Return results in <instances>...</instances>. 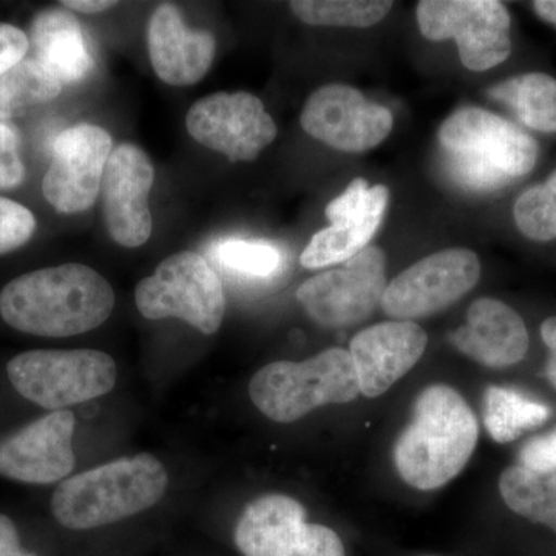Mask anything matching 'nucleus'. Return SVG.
<instances>
[{"label": "nucleus", "mask_w": 556, "mask_h": 556, "mask_svg": "<svg viewBox=\"0 0 556 556\" xmlns=\"http://www.w3.org/2000/svg\"><path fill=\"white\" fill-rule=\"evenodd\" d=\"M233 540L243 556H345L334 530L306 522L305 507L281 493L248 504Z\"/></svg>", "instance_id": "1a4fd4ad"}, {"label": "nucleus", "mask_w": 556, "mask_h": 556, "mask_svg": "<svg viewBox=\"0 0 556 556\" xmlns=\"http://www.w3.org/2000/svg\"><path fill=\"white\" fill-rule=\"evenodd\" d=\"M478 439V419L466 399L434 383L417 394L412 420L394 444V466L408 485L437 490L464 470Z\"/></svg>", "instance_id": "f03ea898"}, {"label": "nucleus", "mask_w": 556, "mask_h": 556, "mask_svg": "<svg viewBox=\"0 0 556 556\" xmlns=\"http://www.w3.org/2000/svg\"><path fill=\"white\" fill-rule=\"evenodd\" d=\"M450 343L489 368L517 365L529 351V332L517 311L496 299H478L467 311V324L448 334Z\"/></svg>", "instance_id": "6ab92c4d"}, {"label": "nucleus", "mask_w": 556, "mask_h": 556, "mask_svg": "<svg viewBox=\"0 0 556 556\" xmlns=\"http://www.w3.org/2000/svg\"><path fill=\"white\" fill-rule=\"evenodd\" d=\"M62 84L39 64L25 58L0 76V121H11L36 105L56 100Z\"/></svg>", "instance_id": "393cba45"}, {"label": "nucleus", "mask_w": 556, "mask_h": 556, "mask_svg": "<svg viewBox=\"0 0 556 556\" xmlns=\"http://www.w3.org/2000/svg\"><path fill=\"white\" fill-rule=\"evenodd\" d=\"M497 485L510 510L556 532V470L538 473L518 464L501 473Z\"/></svg>", "instance_id": "5701e85b"}, {"label": "nucleus", "mask_w": 556, "mask_h": 556, "mask_svg": "<svg viewBox=\"0 0 556 556\" xmlns=\"http://www.w3.org/2000/svg\"><path fill=\"white\" fill-rule=\"evenodd\" d=\"M481 278L470 249H447L419 260L387 285L382 306L394 320L415 321L455 305Z\"/></svg>", "instance_id": "9b49d317"}, {"label": "nucleus", "mask_w": 556, "mask_h": 556, "mask_svg": "<svg viewBox=\"0 0 556 556\" xmlns=\"http://www.w3.org/2000/svg\"><path fill=\"white\" fill-rule=\"evenodd\" d=\"M218 260L226 268L251 277H269L280 266V252L266 243L228 240L217 249Z\"/></svg>", "instance_id": "cd10ccee"}, {"label": "nucleus", "mask_w": 556, "mask_h": 556, "mask_svg": "<svg viewBox=\"0 0 556 556\" xmlns=\"http://www.w3.org/2000/svg\"><path fill=\"white\" fill-rule=\"evenodd\" d=\"M0 556H35L21 547L16 526L2 514H0Z\"/></svg>", "instance_id": "473e14b6"}, {"label": "nucleus", "mask_w": 556, "mask_h": 556, "mask_svg": "<svg viewBox=\"0 0 556 556\" xmlns=\"http://www.w3.org/2000/svg\"><path fill=\"white\" fill-rule=\"evenodd\" d=\"M533 10L541 20L556 27V0H536L533 2Z\"/></svg>", "instance_id": "f704fd0d"}, {"label": "nucleus", "mask_w": 556, "mask_h": 556, "mask_svg": "<svg viewBox=\"0 0 556 556\" xmlns=\"http://www.w3.org/2000/svg\"><path fill=\"white\" fill-rule=\"evenodd\" d=\"M300 21L317 27L368 28L386 20L393 2L383 0H294L289 3Z\"/></svg>", "instance_id": "a878e982"}, {"label": "nucleus", "mask_w": 556, "mask_h": 556, "mask_svg": "<svg viewBox=\"0 0 556 556\" xmlns=\"http://www.w3.org/2000/svg\"><path fill=\"white\" fill-rule=\"evenodd\" d=\"M428 336L416 321L391 320L357 332L350 343L362 396L387 393L422 358Z\"/></svg>", "instance_id": "f3484780"}, {"label": "nucleus", "mask_w": 556, "mask_h": 556, "mask_svg": "<svg viewBox=\"0 0 556 556\" xmlns=\"http://www.w3.org/2000/svg\"><path fill=\"white\" fill-rule=\"evenodd\" d=\"M541 338L551 353H556V316L548 317L541 325Z\"/></svg>", "instance_id": "c9c22d12"}, {"label": "nucleus", "mask_w": 556, "mask_h": 556, "mask_svg": "<svg viewBox=\"0 0 556 556\" xmlns=\"http://www.w3.org/2000/svg\"><path fill=\"white\" fill-rule=\"evenodd\" d=\"M190 137L229 161H254L277 138V126L263 102L247 91L201 98L186 115Z\"/></svg>", "instance_id": "f8f14e48"}, {"label": "nucleus", "mask_w": 556, "mask_h": 556, "mask_svg": "<svg viewBox=\"0 0 556 556\" xmlns=\"http://www.w3.org/2000/svg\"><path fill=\"white\" fill-rule=\"evenodd\" d=\"M489 97L506 105L529 129L556 134V79L525 73L490 87Z\"/></svg>", "instance_id": "4be33fe9"}, {"label": "nucleus", "mask_w": 556, "mask_h": 556, "mask_svg": "<svg viewBox=\"0 0 556 556\" xmlns=\"http://www.w3.org/2000/svg\"><path fill=\"white\" fill-rule=\"evenodd\" d=\"M115 306L112 285L90 266H53L14 278L0 291V316L40 338H72L101 327Z\"/></svg>", "instance_id": "f257e3e1"}, {"label": "nucleus", "mask_w": 556, "mask_h": 556, "mask_svg": "<svg viewBox=\"0 0 556 556\" xmlns=\"http://www.w3.org/2000/svg\"><path fill=\"white\" fill-rule=\"evenodd\" d=\"M76 419L68 409L51 412L0 439V477L25 484H53L75 468Z\"/></svg>", "instance_id": "dca6fc26"}, {"label": "nucleus", "mask_w": 556, "mask_h": 556, "mask_svg": "<svg viewBox=\"0 0 556 556\" xmlns=\"http://www.w3.org/2000/svg\"><path fill=\"white\" fill-rule=\"evenodd\" d=\"M167 485L169 475L155 456L118 457L64 479L51 497V511L67 529H97L155 506Z\"/></svg>", "instance_id": "20e7f679"}, {"label": "nucleus", "mask_w": 556, "mask_h": 556, "mask_svg": "<svg viewBox=\"0 0 556 556\" xmlns=\"http://www.w3.org/2000/svg\"><path fill=\"white\" fill-rule=\"evenodd\" d=\"M388 200L390 192L387 186H372L367 206L313 237L300 255L303 268L320 269L339 265L364 251L382 225Z\"/></svg>", "instance_id": "412c9836"}, {"label": "nucleus", "mask_w": 556, "mask_h": 556, "mask_svg": "<svg viewBox=\"0 0 556 556\" xmlns=\"http://www.w3.org/2000/svg\"><path fill=\"white\" fill-rule=\"evenodd\" d=\"M546 186L547 189L556 197V170L547 178Z\"/></svg>", "instance_id": "4c0bfd02"}, {"label": "nucleus", "mask_w": 556, "mask_h": 556, "mask_svg": "<svg viewBox=\"0 0 556 556\" xmlns=\"http://www.w3.org/2000/svg\"><path fill=\"white\" fill-rule=\"evenodd\" d=\"M445 167L471 192H497L535 169V139L489 110L463 108L439 129Z\"/></svg>", "instance_id": "7ed1b4c3"}, {"label": "nucleus", "mask_w": 556, "mask_h": 556, "mask_svg": "<svg viewBox=\"0 0 556 556\" xmlns=\"http://www.w3.org/2000/svg\"><path fill=\"white\" fill-rule=\"evenodd\" d=\"M300 123L311 137L348 153L378 148L393 130L390 110L343 84H328L314 91Z\"/></svg>", "instance_id": "ddd939ff"}, {"label": "nucleus", "mask_w": 556, "mask_h": 556, "mask_svg": "<svg viewBox=\"0 0 556 556\" xmlns=\"http://www.w3.org/2000/svg\"><path fill=\"white\" fill-rule=\"evenodd\" d=\"M139 313L149 320L179 318L203 334H215L226 313L218 274L195 252L185 251L160 263L135 291Z\"/></svg>", "instance_id": "0eeeda50"}, {"label": "nucleus", "mask_w": 556, "mask_h": 556, "mask_svg": "<svg viewBox=\"0 0 556 556\" xmlns=\"http://www.w3.org/2000/svg\"><path fill=\"white\" fill-rule=\"evenodd\" d=\"M28 36L21 28L0 24V76L27 58Z\"/></svg>", "instance_id": "2f4dec72"}, {"label": "nucleus", "mask_w": 556, "mask_h": 556, "mask_svg": "<svg viewBox=\"0 0 556 556\" xmlns=\"http://www.w3.org/2000/svg\"><path fill=\"white\" fill-rule=\"evenodd\" d=\"M112 137L93 124H78L58 135L42 192L61 214L89 211L100 195L112 153Z\"/></svg>", "instance_id": "4468645a"}, {"label": "nucleus", "mask_w": 556, "mask_h": 556, "mask_svg": "<svg viewBox=\"0 0 556 556\" xmlns=\"http://www.w3.org/2000/svg\"><path fill=\"white\" fill-rule=\"evenodd\" d=\"M21 134L11 121H0V190L14 189L25 179Z\"/></svg>", "instance_id": "c756f323"}, {"label": "nucleus", "mask_w": 556, "mask_h": 556, "mask_svg": "<svg viewBox=\"0 0 556 556\" xmlns=\"http://www.w3.org/2000/svg\"><path fill=\"white\" fill-rule=\"evenodd\" d=\"M153 182L155 167L144 150L129 142L112 150L100 195L105 228L121 247H142L152 236L149 195Z\"/></svg>", "instance_id": "2eb2a0df"}, {"label": "nucleus", "mask_w": 556, "mask_h": 556, "mask_svg": "<svg viewBox=\"0 0 556 556\" xmlns=\"http://www.w3.org/2000/svg\"><path fill=\"white\" fill-rule=\"evenodd\" d=\"M417 24L428 40L456 39L459 60L471 72L503 64L511 53L510 13L496 0H422Z\"/></svg>", "instance_id": "6e6552de"}, {"label": "nucleus", "mask_w": 556, "mask_h": 556, "mask_svg": "<svg viewBox=\"0 0 556 556\" xmlns=\"http://www.w3.org/2000/svg\"><path fill=\"white\" fill-rule=\"evenodd\" d=\"M116 2H109V0H65L62 7L65 9L79 11L84 14H97L101 11L110 10L115 7Z\"/></svg>", "instance_id": "72a5a7b5"}, {"label": "nucleus", "mask_w": 556, "mask_h": 556, "mask_svg": "<svg viewBox=\"0 0 556 556\" xmlns=\"http://www.w3.org/2000/svg\"><path fill=\"white\" fill-rule=\"evenodd\" d=\"M7 372L22 397L49 412L104 396L118 379L113 357L98 350L27 351L11 358Z\"/></svg>", "instance_id": "423d86ee"}, {"label": "nucleus", "mask_w": 556, "mask_h": 556, "mask_svg": "<svg viewBox=\"0 0 556 556\" xmlns=\"http://www.w3.org/2000/svg\"><path fill=\"white\" fill-rule=\"evenodd\" d=\"M519 466L548 473L556 470V428L527 441L519 450Z\"/></svg>", "instance_id": "7c9ffc66"}, {"label": "nucleus", "mask_w": 556, "mask_h": 556, "mask_svg": "<svg viewBox=\"0 0 556 556\" xmlns=\"http://www.w3.org/2000/svg\"><path fill=\"white\" fill-rule=\"evenodd\" d=\"M551 417V408L511 388L490 386L484 393V426L500 444L514 442Z\"/></svg>", "instance_id": "b1692460"}, {"label": "nucleus", "mask_w": 556, "mask_h": 556, "mask_svg": "<svg viewBox=\"0 0 556 556\" xmlns=\"http://www.w3.org/2000/svg\"><path fill=\"white\" fill-rule=\"evenodd\" d=\"M519 232L533 241L556 239V197L546 185L527 189L514 207Z\"/></svg>", "instance_id": "bb28decb"}, {"label": "nucleus", "mask_w": 556, "mask_h": 556, "mask_svg": "<svg viewBox=\"0 0 556 556\" xmlns=\"http://www.w3.org/2000/svg\"><path fill=\"white\" fill-rule=\"evenodd\" d=\"M148 49L163 83L188 87L207 75L217 42L212 33L189 28L177 7L163 3L149 20Z\"/></svg>", "instance_id": "a211bd4d"}, {"label": "nucleus", "mask_w": 556, "mask_h": 556, "mask_svg": "<svg viewBox=\"0 0 556 556\" xmlns=\"http://www.w3.org/2000/svg\"><path fill=\"white\" fill-rule=\"evenodd\" d=\"M386 254L367 247L340 268L325 270L298 289L300 305L325 328H350L367 320L387 289Z\"/></svg>", "instance_id": "9d476101"}, {"label": "nucleus", "mask_w": 556, "mask_h": 556, "mask_svg": "<svg viewBox=\"0 0 556 556\" xmlns=\"http://www.w3.org/2000/svg\"><path fill=\"white\" fill-rule=\"evenodd\" d=\"M36 230L30 208L0 197V255L24 247Z\"/></svg>", "instance_id": "c85d7f7f"}, {"label": "nucleus", "mask_w": 556, "mask_h": 556, "mask_svg": "<svg viewBox=\"0 0 556 556\" xmlns=\"http://www.w3.org/2000/svg\"><path fill=\"white\" fill-rule=\"evenodd\" d=\"M361 394L350 351L328 348L303 362H273L249 382V397L274 422L291 424L316 408Z\"/></svg>", "instance_id": "39448f33"}, {"label": "nucleus", "mask_w": 556, "mask_h": 556, "mask_svg": "<svg viewBox=\"0 0 556 556\" xmlns=\"http://www.w3.org/2000/svg\"><path fill=\"white\" fill-rule=\"evenodd\" d=\"M28 43L30 60L49 70L62 86L80 83L94 68L89 36L68 10L40 11L33 20Z\"/></svg>", "instance_id": "aec40b11"}, {"label": "nucleus", "mask_w": 556, "mask_h": 556, "mask_svg": "<svg viewBox=\"0 0 556 556\" xmlns=\"http://www.w3.org/2000/svg\"><path fill=\"white\" fill-rule=\"evenodd\" d=\"M546 378L556 390V353H551L546 364Z\"/></svg>", "instance_id": "e433bc0d"}]
</instances>
